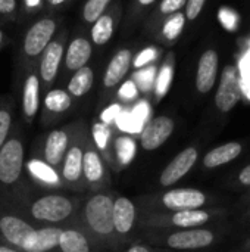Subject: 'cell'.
Listing matches in <instances>:
<instances>
[{
  "instance_id": "cell-7",
  "label": "cell",
  "mask_w": 250,
  "mask_h": 252,
  "mask_svg": "<svg viewBox=\"0 0 250 252\" xmlns=\"http://www.w3.org/2000/svg\"><path fill=\"white\" fill-rule=\"evenodd\" d=\"M35 227L13 205L0 199V242L21 250Z\"/></svg>"
},
{
  "instance_id": "cell-14",
  "label": "cell",
  "mask_w": 250,
  "mask_h": 252,
  "mask_svg": "<svg viewBox=\"0 0 250 252\" xmlns=\"http://www.w3.org/2000/svg\"><path fill=\"white\" fill-rule=\"evenodd\" d=\"M59 252H108L94 242L80 226L68 223L62 226L59 236Z\"/></svg>"
},
{
  "instance_id": "cell-24",
  "label": "cell",
  "mask_w": 250,
  "mask_h": 252,
  "mask_svg": "<svg viewBox=\"0 0 250 252\" xmlns=\"http://www.w3.org/2000/svg\"><path fill=\"white\" fill-rule=\"evenodd\" d=\"M91 52H93V47L88 40H85L83 37L72 40L65 53L66 68L71 71H77V69L85 66L91 58Z\"/></svg>"
},
{
  "instance_id": "cell-5",
  "label": "cell",
  "mask_w": 250,
  "mask_h": 252,
  "mask_svg": "<svg viewBox=\"0 0 250 252\" xmlns=\"http://www.w3.org/2000/svg\"><path fill=\"white\" fill-rule=\"evenodd\" d=\"M140 211H183V210H200L206 205L208 196L205 192L193 188L169 189L159 195H146L136 198Z\"/></svg>"
},
{
  "instance_id": "cell-19",
  "label": "cell",
  "mask_w": 250,
  "mask_h": 252,
  "mask_svg": "<svg viewBox=\"0 0 250 252\" xmlns=\"http://www.w3.org/2000/svg\"><path fill=\"white\" fill-rule=\"evenodd\" d=\"M218 72V55L215 50H206L197 65L196 87L200 93H208L212 90L217 81Z\"/></svg>"
},
{
  "instance_id": "cell-4",
  "label": "cell",
  "mask_w": 250,
  "mask_h": 252,
  "mask_svg": "<svg viewBox=\"0 0 250 252\" xmlns=\"http://www.w3.org/2000/svg\"><path fill=\"white\" fill-rule=\"evenodd\" d=\"M215 235L208 229H181V230H144L141 242L158 247L168 248L172 251H196L212 245Z\"/></svg>"
},
{
  "instance_id": "cell-11",
  "label": "cell",
  "mask_w": 250,
  "mask_h": 252,
  "mask_svg": "<svg viewBox=\"0 0 250 252\" xmlns=\"http://www.w3.org/2000/svg\"><path fill=\"white\" fill-rule=\"evenodd\" d=\"M25 173L28 180L46 190H65L59 170L49 165L38 155L31 152L25 161Z\"/></svg>"
},
{
  "instance_id": "cell-42",
  "label": "cell",
  "mask_w": 250,
  "mask_h": 252,
  "mask_svg": "<svg viewBox=\"0 0 250 252\" xmlns=\"http://www.w3.org/2000/svg\"><path fill=\"white\" fill-rule=\"evenodd\" d=\"M16 9V0H0V13H10Z\"/></svg>"
},
{
  "instance_id": "cell-20",
  "label": "cell",
  "mask_w": 250,
  "mask_h": 252,
  "mask_svg": "<svg viewBox=\"0 0 250 252\" xmlns=\"http://www.w3.org/2000/svg\"><path fill=\"white\" fill-rule=\"evenodd\" d=\"M131 59L133 55L130 49H121L115 53L103 75V86L106 89H112L124 80L131 68Z\"/></svg>"
},
{
  "instance_id": "cell-13",
  "label": "cell",
  "mask_w": 250,
  "mask_h": 252,
  "mask_svg": "<svg viewBox=\"0 0 250 252\" xmlns=\"http://www.w3.org/2000/svg\"><path fill=\"white\" fill-rule=\"evenodd\" d=\"M199 159V151L193 146L183 149L180 154L174 157V159L162 170L159 176V185L162 188H169L180 182L184 176L190 173L194 164Z\"/></svg>"
},
{
  "instance_id": "cell-8",
  "label": "cell",
  "mask_w": 250,
  "mask_h": 252,
  "mask_svg": "<svg viewBox=\"0 0 250 252\" xmlns=\"http://www.w3.org/2000/svg\"><path fill=\"white\" fill-rule=\"evenodd\" d=\"M83 176L87 188V193L105 190L111 185V173L109 167L93 145L90 134L85 143L84 159H83Z\"/></svg>"
},
{
  "instance_id": "cell-27",
  "label": "cell",
  "mask_w": 250,
  "mask_h": 252,
  "mask_svg": "<svg viewBox=\"0 0 250 252\" xmlns=\"http://www.w3.org/2000/svg\"><path fill=\"white\" fill-rule=\"evenodd\" d=\"M72 106V96L62 89L49 90L44 96V108L53 115L65 114Z\"/></svg>"
},
{
  "instance_id": "cell-39",
  "label": "cell",
  "mask_w": 250,
  "mask_h": 252,
  "mask_svg": "<svg viewBox=\"0 0 250 252\" xmlns=\"http://www.w3.org/2000/svg\"><path fill=\"white\" fill-rule=\"evenodd\" d=\"M205 1L206 0H187L186 1L187 3V6H186V16H187V19H190V21L196 19L200 15V12H202Z\"/></svg>"
},
{
  "instance_id": "cell-10",
  "label": "cell",
  "mask_w": 250,
  "mask_h": 252,
  "mask_svg": "<svg viewBox=\"0 0 250 252\" xmlns=\"http://www.w3.org/2000/svg\"><path fill=\"white\" fill-rule=\"evenodd\" d=\"M137 204L124 196V195H115L113 198V207H112V220H113V229L116 233V238L119 239L121 245L131 239L133 233L137 229Z\"/></svg>"
},
{
  "instance_id": "cell-37",
  "label": "cell",
  "mask_w": 250,
  "mask_h": 252,
  "mask_svg": "<svg viewBox=\"0 0 250 252\" xmlns=\"http://www.w3.org/2000/svg\"><path fill=\"white\" fill-rule=\"evenodd\" d=\"M156 58V49L155 47H146L143 49L134 59L133 66L134 68H144L146 65H149L152 61H155Z\"/></svg>"
},
{
  "instance_id": "cell-47",
  "label": "cell",
  "mask_w": 250,
  "mask_h": 252,
  "mask_svg": "<svg viewBox=\"0 0 250 252\" xmlns=\"http://www.w3.org/2000/svg\"><path fill=\"white\" fill-rule=\"evenodd\" d=\"M155 0H139V3L140 4H143V6H149V4H152Z\"/></svg>"
},
{
  "instance_id": "cell-34",
  "label": "cell",
  "mask_w": 250,
  "mask_h": 252,
  "mask_svg": "<svg viewBox=\"0 0 250 252\" xmlns=\"http://www.w3.org/2000/svg\"><path fill=\"white\" fill-rule=\"evenodd\" d=\"M118 96L122 102H133L139 97V87L134 83V80H128L121 84Z\"/></svg>"
},
{
  "instance_id": "cell-40",
  "label": "cell",
  "mask_w": 250,
  "mask_h": 252,
  "mask_svg": "<svg viewBox=\"0 0 250 252\" xmlns=\"http://www.w3.org/2000/svg\"><path fill=\"white\" fill-rule=\"evenodd\" d=\"M149 114H150V109H149L147 102H140L139 105H136L134 111L131 112V115L134 117V120H136L139 124H141V126H144V124L147 123Z\"/></svg>"
},
{
  "instance_id": "cell-44",
  "label": "cell",
  "mask_w": 250,
  "mask_h": 252,
  "mask_svg": "<svg viewBox=\"0 0 250 252\" xmlns=\"http://www.w3.org/2000/svg\"><path fill=\"white\" fill-rule=\"evenodd\" d=\"M0 252H22V251H21V250H18V248H13V247H10V245H6V244L0 242Z\"/></svg>"
},
{
  "instance_id": "cell-22",
  "label": "cell",
  "mask_w": 250,
  "mask_h": 252,
  "mask_svg": "<svg viewBox=\"0 0 250 252\" xmlns=\"http://www.w3.org/2000/svg\"><path fill=\"white\" fill-rule=\"evenodd\" d=\"M112 152H113L115 170L119 171L133 162L136 152H137V142L133 136L122 133V134L113 137Z\"/></svg>"
},
{
  "instance_id": "cell-43",
  "label": "cell",
  "mask_w": 250,
  "mask_h": 252,
  "mask_svg": "<svg viewBox=\"0 0 250 252\" xmlns=\"http://www.w3.org/2000/svg\"><path fill=\"white\" fill-rule=\"evenodd\" d=\"M239 182L245 186H250V165L245 167L239 174Z\"/></svg>"
},
{
  "instance_id": "cell-26",
  "label": "cell",
  "mask_w": 250,
  "mask_h": 252,
  "mask_svg": "<svg viewBox=\"0 0 250 252\" xmlns=\"http://www.w3.org/2000/svg\"><path fill=\"white\" fill-rule=\"evenodd\" d=\"M93 84H94L93 69L85 65L74 72V75L71 77V80L68 83L66 92L74 97H83L91 90Z\"/></svg>"
},
{
  "instance_id": "cell-35",
  "label": "cell",
  "mask_w": 250,
  "mask_h": 252,
  "mask_svg": "<svg viewBox=\"0 0 250 252\" xmlns=\"http://www.w3.org/2000/svg\"><path fill=\"white\" fill-rule=\"evenodd\" d=\"M122 111H124V108H122L121 103H111L100 114V121L105 123V124H108V126H111V124H113L118 120V117L121 115Z\"/></svg>"
},
{
  "instance_id": "cell-48",
  "label": "cell",
  "mask_w": 250,
  "mask_h": 252,
  "mask_svg": "<svg viewBox=\"0 0 250 252\" xmlns=\"http://www.w3.org/2000/svg\"><path fill=\"white\" fill-rule=\"evenodd\" d=\"M1 40H3V32H1V30H0V44H1Z\"/></svg>"
},
{
  "instance_id": "cell-3",
  "label": "cell",
  "mask_w": 250,
  "mask_h": 252,
  "mask_svg": "<svg viewBox=\"0 0 250 252\" xmlns=\"http://www.w3.org/2000/svg\"><path fill=\"white\" fill-rule=\"evenodd\" d=\"M24 136L10 131L0 149V199L13 202L29 185L25 173Z\"/></svg>"
},
{
  "instance_id": "cell-18",
  "label": "cell",
  "mask_w": 250,
  "mask_h": 252,
  "mask_svg": "<svg viewBox=\"0 0 250 252\" xmlns=\"http://www.w3.org/2000/svg\"><path fill=\"white\" fill-rule=\"evenodd\" d=\"M90 139L105 162L108 164L109 170H115V161H113V152H112V143H113V136H112V128L111 126L102 123V121H94L90 128Z\"/></svg>"
},
{
  "instance_id": "cell-46",
  "label": "cell",
  "mask_w": 250,
  "mask_h": 252,
  "mask_svg": "<svg viewBox=\"0 0 250 252\" xmlns=\"http://www.w3.org/2000/svg\"><path fill=\"white\" fill-rule=\"evenodd\" d=\"M52 6H57V4H60V3H63V1H66V0H47Z\"/></svg>"
},
{
  "instance_id": "cell-31",
  "label": "cell",
  "mask_w": 250,
  "mask_h": 252,
  "mask_svg": "<svg viewBox=\"0 0 250 252\" xmlns=\"http://www.w3.org/2000/svg\"><path fill=\"white\" fill-rule=\"evenodd\" d=\"M109 1L111 0H88L85 3V6H84V12H83L84 19L87 22L94 24L103 15V12H105L106 6L109 4Z\"/></svg>"
},
{
  "instance_id": "cell-36",
  "label": "cell",
  "mask_w": 250,
  "mask_h": 252,
  "mask_svg": "<svg viewBox=\"0 0 250 252\" xmlns=\"http://www.w3.org/2000/svg\"><path fill=\"white\" fill-rule=\"evenodd\" d=\"M118 252H155V250H153V247H150L141 241L130 239L119 247Z\"/></svg>"
},
{
  "instance_id": "cell-28",
  "label": "cell",
  "mask_w": 250,
  "mask_h": 252,
  "mask_svg": "<svg viewBox=\"0 0 250 252\" xmlns=\"http://www.w3.org/2000/svg\"><path fill=\"white\" fill-rule=\"evenodd\" d=\"M113 35V19L109 15H102L91 27V40L97 46L106 44Z\"/></svg>"
},
{
  "instance_id": "cell-29",
  "label": "cell",
  "mask_w": 250,
  "mask_h": 252,
  "mask_svg": "<svg viewBox=\"0 0 250 252\" xmlns=\"http://www.w3.org/2000/svg\"><path fill=\"white\" fill-rule=\"evenodd\" d=\"M172 68L171 65H164L159 71V74L156 75L155 78V93H156V97L158 99H162L168 90H169V86H171V81H172Z\"/></svg>"
},
{
  "instance_id": "cell-2",
  "label": "cell",
  "mask_w": 250,
  "mask_h": 252,
  "mask_svg": "<svg viewBox=\"0 0 250 252\" xmlns=\"http://www.w3.org/2000/svg\"><path fill=\"white\" fill-rule=\"evenodd\" d=\"M115 192L111 189L85 193L83 202L72 219L94 242L108 252H118L121 242L116 238L112 220V207Z\"/></svg>"
},
{
  "instance_id": "cell-17",
  "label": "cell",
  "mask_w": 250,
  "mask_h": 252,
  "mask_svg": "<svg viewBox=\"0 0 250 252\" xmlns=\"http://www.w3.org/2000/svg\"><path fill=\"white\" fill-rule=\"evenodd\" d=\"M240 83L237 72L233 66H227L222 71L220 87L215 94L217 108L221 112H230L240 100Z\"/></svg>"
},
{
  "instance_id": "cell-1",
  "label": "cell",
  "mask_w": 250,
  "mask_h": 252,
  "mask_svg": "<svg viewBox=\"0 0 250 252\" xmlns=\"http://www.w3.org/2000/svg\"><path fill=\"white\" fill-rule=\"evenodd\" d=\"M84 195L68 190H46L29 182L25 190L9 204L34 226H63L72 221Z\"/></svg>"
},
{
  "instance_id": "cell-9",
  "label": "cell",
  "mask_w": 250,
  "mask_h": 252,
  "mask_svg": "<svg viewBox=\"0 0 250 252\" xmlns=\"http://www.w3.org/2000/svg\"><path fill=\"white\" fill-rule=\"evenodd\" d=\"M75 127L77 126L60 127V128H55V130L49 131L43 137L38 151L34 152V154L38 155L43 161H46L53 168L59 170L60 164L63 161V157H65V154H66V151H68V148L71 145Z\"/></svg>"
},
{
  "instance_id": "cell-21",
  "label": "cell",
  "mask_w": 250,
  "mask_h": 252,
  "mask_svg": "<svg viewBox=\"0 0 250 252\" xmlns=\"http://www.w3.org/2000/svg\"><path fill=\"white\" fill-rule=\"evenodd\" d=\"M63 58V47L59 41H50L43 50V58L40 63V77L46 84L53 83L57 75L60 61Z\"/></svg>"
},
{
  "instance_id": "cell-30",
  "label": "cell",
  "mask_w": 250,
  "mask_h": 252,
  "mask_svg": "<svg viewBox=\"0 0 250 252\" xmlns=\"http://www.w3.org/2000/svg\"><path fill=\"white\" fill-rule=\"evenodd\" d=\"M184 22H186V18H184V15L183 13H180V12H175L167 22H165V25H164V35L168 38V40H175L180 34H181V31H183V28H184Z\"/></svg>"
},
{
  "instance_id": "cell-16",
  "label": "cell",
  "mask_w": 250,
  "mask_h": 252,
  "mask_svg": "<svg viewBox=\"0 0 250 252\" xmlns=\"http://www.w3.org/2000/svg\"><path fill=\"white\" fill-rule=\"evenodd\" d=\"M62 226H37L24 241L22 252H59V236Z\"/></svg>"
},
{
  "instance_id": "cell-6",
  "label": "cell",
  "mask_w": 250,
  "mask_h": 252,
  "mask_svg": "<svg viewBox=\"0 0 250 252\" xmlns=\"http://www.w3.org/2000/svg\"><path fill=\"white\" fill-rule=\"evenodd\" d=\"M87 140H88V134L85 133L84 127L77 126L71 145L59 168L65 190L72 193H83V195L87 193V188L83 176V159H84Z\"/></svg>"
},
{
  "instance_id": "cell-15",
  "label": "cell",
  "mask_w": 250,
  "mask_h": 252,
  "mask_svg": "<svg viewBox=\"0 0 250 252\" xmlns=\"http://www.w3.org/2000/svg\"><path fill=\"white\" fill-rule=\"evenodd\" d=\"M55 31H56V22L53 19L43 18V19L37 21L25 34L24 52L31 58L43 53V50L50 43Z\"/></svg>"
},
{
  "instance_id": "cell-38",
  "label": "cell",
  "mask_w": 250,
  "mask_h": 252,
  "mask_svg": "<svg viewBox=\"0 0 250 252\" xmlns=\"http://www.w3.org/2000/svg\"><path fill=\"white\" fill-rule=\"evenodd\" d=\"M218 18L221 21V24L227 28V30H236L237 27V15L231 10V9H227V7H222L218 13Z\"/></svg>"
},
{
  "instance_id": "cell-12",
  "label": "cell",
  "mask_w": 250,
  "mask_h": 252,
  "mask_svg": "<svg viewBox=\"0 0 250 252\" xmlns=\"http://www.w3.org/2000/svg\"><path fill=\"white\" fill-rule=\"evenodd\" d=\"M174 128V120L167 115L149 120L140 131V148L147 152L159 149L171 137Z\"/></svg>"
},
{
  "instance_id": "cell-45",
  "label": "cell",
  "mask_w": 250,
  "mask_h": 252,
  "mask_svg": "<svg viewBox=\"0 0 250 252\" xmlns=\"http://www.w3.org/2000/svg\"><path fill=\"white\" fill-rule=\"evenodd\" d=\"M25 3H27L28 7H35V6L40 4V0H25Z\"/></svg>"
},
{
  "instance_id": "cell-25",
  "label": "cell",
  "mask_w": 250,
  "mask_h": 252,
  "mask_svg": "<svg viewBox=\"0 0 250 252\" xmlns=\"http://www.w3.org/2000/svg\"><path fill=\"white\" fill-rule=\"evenodd\" d=\"M243 151V146L239 142H228L221 146H217L215 149L209 151L203 158V167L205 168H217L221 165H225L231 161H234Z\"/></svg>"
},
{
  "instance_id": "cell-32",
  "label": "cell",
  "mask_w": 250,
  "mask_h": 252,
  "mask_svg": "<svg viewBox=\"0 0 250 252\" xmlns=\"http://www.w3.org/2000/svg\"><path fill=\"white\" fill-rule=\"evenodd\" d=\"M12 126H13L12 111L7 108H0V149L7 140V137L10 136Z\"/></svg>"
},
{
  "instance_id": "cell-33",
  "label": "cell",
  "mask_w": 250,
  "mask_h": 252,
  "mask_svg": "<svg viewBox=\"0 0 250 252\" xmlns=\"http://www.w3.org/2000/svg\"><path fill=\"white\" fill-rule=\"evenodd\" d=\"M134 83L137 84L139 90H143V92H147L153 87L155 84V68L150 66V68H146V69H141L136 74V80Z\"/></svg>"
},
{
  "instance_id": "cell-41",
  "label": "cell",
  "mask_w": 250,
  "mask_h": 252,
  "mask_svg": "<svg viewBox=\"0 0 250 252\" xmlns=\"http://www.w3.org/2000/svg\"><path fill=\"white\" fill-rule=\"evenodd\" d=\"M187 0H162V3H161V12L162 13H175L177 10H180L183 6H184V3H186Z\"/></svg>"
},
{
  "instance_id": "cell-23",
  "label": "cell",
  "mask_w": 250,
  "mask_h": 252,
  "mask_svg": "<svg viewBox=\"0 0 250 252\" xmlns=\"http://www.w3.org/2000/svg\"><path fill=\"white\" fill-rule=\"evenodd\" d=\"M40 109V80L29 74L22 87V114L27 121H32Z\"/></svg>"
}]
</instances>
